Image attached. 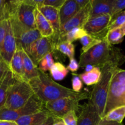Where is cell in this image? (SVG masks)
I'll list each match as a JSON object with an SVG mask.
<instances>
[{
  "instance_id": "obj_6",
  "label": "cell",
  "mask_w": 125,
  "mask_h": 125,
  "mask_svg": "<svg viewBox=\"0 0 125 125\" xmlns=\"http://www.w3.org/2000/svg\"><path fill=\"white\" fill-rule=\"evenodd\" d=\"M8 17L17 20L23 26L28 29H36L34 10L36 8L26 0L7 1Z\"/></svg>"
},
{
  "instance_id": "obj_15",
  "label": "cell",
  "mask_w": 125,
  "mask_h": 125,
  "mask_svg": "<svg viewBox=\"0 0 125 125\" xmlns=\"http://www.w3.org/2000/svg\"><path fill=\"white\" fill-rule=\"evenodd\" d=\"M38 9L48 21L53 28L54 35L51 39L56 46L58 43L59 40L60 30H61L59 10L48 6H42L38 8Z\"/></svg>"
},
{
  "instance_id": "obj_4",
  "label": "cell",
  "mask_w": 125,
  "mask_h": 125,
  "mask_svg": "<svg viewBox=\"0 0 125 125\" xmlns=\"http://www.w3.org/2000/svg\"><path fill=\"white\" fill-rule=\"evenodd\" d=\"M125 106V70L117 68L111 79L104 116L113 109Z\"/></svg>"
},
{
  "instance_id": "obj_38",
  "label": "cell",
  "mask_w": 125,
  "mask_h": 125,
  "mask_svg": "<svg viewBox=\"0 0 125 125\" xmlns=\"http://www.w3.org/2000/svg\"><path fill=\"white\" fill-rule=\"evenodd\" d=\"M8 69H9L8 65L5 63V62L2 59H0V79H1L5 72Z\"/></svg>"
},
{
  "instance_id": "obj_45",
  "label": "cell",
  "mask_w": 125,
  "mask_h": 125,
  "mask_svg": "<svg viewBox=\"0 0 125 125\" xmlns=\"http://www.w3.org/2000/svg\"><path fill=\"white\" fill-rule=\"evenodd\" d=\"M120 29H121V30H122V32H123V34L124 35V36H125V23L122 26V27L120 28Z\"/></svg>"
},
{
  "instance_id": "obj_40",
  "label": "cell",
  "mask_w": 125,
  "mask_h": 125,
  "mask_svg": "<svg viewBox=\"0 0 125 125\" xmlns=\"http://www.w3.org/2000/svg\"><path fill=\"white\" fill-rule=\"evenodd\" d=\"M55 120H56V117H53L52 115H51L49 117V118L43 123H42V124L40 125H52L53 123H54Z\"/></svg>"
},
{
  "instance_id": "obj_25",
  "label": "cell",
  "mask_w": 125,
  "mask_h": 125,
  "mask_svg": "<svg viewBox=\"0 0 125 125\" xmlns=\"http://www.w3.org/2000/svg\"><path fill=\"white\" fill-rule=\"evenodd\" d=\"M50 74L53 79L56 81H62L68 74V70L62 63L54 62L50 70Z\"/></svg>"
},
{
  "instance_id": "obj_42",
  "label": "cell",
  "mask_w": 125,
  "mask_h": 125,
  "mask_svg": "<svg viewBox=\"0 0 125 125\" xmlns=\"http://www.w3.org/2000/svg\"><path fill=\"white\" fill-rule=\"evenodd\" d=\"M0 125H17L15 122L12 121L0 120Z\"/></svg>"
},
{
  "instance_id": "obj_44",
  "label": "cell",
  "mask_w": 125,
  "mask_h": 125,
  "mask_svg": "<svg viewBox=\"0 0 125 125\" xmlns=\"http://www.w3.org/2000/svg\"><path fill=\"white\" fill-rule=\"evenodd\" d=\"M94 67H95V66L91 65H87L85 66V72H90V70H92V68H94Z\"/></svg>"
},
{
  "instance_id": "obj_5",
  "label": "cell",
  "mask_w": 125,
  "mask_h": 125,
  "mask_svg": "<svg viewBox=\"0 0 125 125\" xmlns=\"http://www.w3.org/2000/svg\"><path fill=\"white\" fill-rule=\"evenodd\" d=\"M34 94L29 83L15 79L9 89L3 107L10 110L20 108L27 103Z\"/></svg>"
},
{
  "instance_id": "obj_7",
  "label": "cell",
  "mask_w": 125,
  "mask_h": 125,
  "mask_svg": "<svg viewBox=\"0 0 125 125\" xmlns=\"http://www.w3.org/2000/svg\"><path fill=\"white\" fill-rule=\"evenodd\" d=\"M43 109L45 103L34 94L27 103L20 108L15 110L7 109L3 107L0 108V120L15 122L20 117L39 112Z\"/></svg>"
},
{
  "instance_id": "obj_41",
  "label": "cell",
  "mask_w": 125,
  "mask_h": 125,
  "mask_svg": "<svg viewBox=\"0 0 125 125\" xmlns=\"http://www.w3.org/2000/svg\"><path fill=\"white\" fill-rule=\"evenodd\" d=\"M76 3L78 4L79 7L81 9L83 8L84 7H85L89 2H90V0H75Z\"/></svg>"
},
{
  "instance_id": "obj_12",
  "label": "cell",
  "mask_w": 125,
  "mask_h": 125,
  "mask_svg": "<svg viewBox=\"0 0 125 125\" xmlns=\"http://www.w3.org/2000/svg\"><path fill=\"white\" fill-rule=\"evenodd\" d=\"M17 48L15 39L13 35L11 23L9 18L6 20V34L1 47L0 57L9 66L12 57Z\"/></svg>"
},
{
  "instance_id": "obj_29",
  "label": "cell",
  "mask_w": 125,
  "mask_h": 125,
  "mask_svg": "<svg viewBox=\"0 0 125 125\" xmlns=\"http://www.w3.org/2000/svg\"><path fill=\"white\" fill-rule=\"evenodd\" d=\"M125 23V10L111 16V20L107 28V31L120 28Z\"/></svg>"
},
{
  "instance_id": "obj_20",
  "label": "cell",
  "mask_w": 125,
  "mask_h": 125,
  "mask_svg": "<svg viewBox=\"0 0 125 125\" xmlns=\"http://www.w3.org/2000/svg\"><path fill=\"white\" fill-rule=\"evenodd\" d=\"M81 9L75 0H65L59 9V20L61 28L68 20L74 17Z\"/></svg>"
},
{
  "instance_id": "obj_31",
  "label": "cell",
  "mask_w": 125,
  "mask_h": 125,
  "mask_svg": "<svg viewBox=\"0 0 125 125\" xmlns=\"http://www.w3.org/2000/svg\"><path fill=\"white\" fill-rule=\"evenodd\" d=\"M54 63L52 53H50L43 57L37 63V67L40 70L45 72L50 71V68Z\"/></svg>"
},
{
  "instance_id": "obj_35",
  "label": "cell",
  "mask_w": 125,
  "mask_h": 125,
  "mask_svg": "<svg viewBox=\"0 0 125 125\" xmlns=\"http://www.w3.org/2000/svg\"><path fill=\"white\" fill-rule=\"evenodd\" d=\"M65 0H43V6H48L59 10Z\"/></svg>"
},
{
  "instance_id": "obj_17",
  "label": "cell",
  "mask_w": 125,
  "mask_h": 125,
  "mask_svg": "<svg viewBox=\"0 0 125 125\" xmlns=\"http://www.w3.org/2000/svg\"><path fill=\"white\" fill-rule=\"evenodd\" d=\"M51 115V114L45 108L39 112L20 117L15 122L17 125H40Z\"/></svg>"
},
{
  "instance_id": "obj_23",
  "label": "cell",
  "mask_w": 125,
  "mask_h": 125,
  "mask_svg": "<svg viewBox=\"0 0 125 125\" xmlns=\"http://www.w3.org/2000/svg\"><path fill=\"white\" fill-rule=\"evenodd\" d=\"M83 83L87 85H95L98 83L101 77L100 67L95 66L92 70L78 74Z\"/></svg>"
},
{
  "instance_id": "obj_14",
  "label": "cell",
  "mask_w": 125,
  "mask_h": 125,
  "mask_svg": "<svg viewBox=\"0 0 125 125\" xmlns=\"http://www.w3.org/2000/svg\"><path fill=\"white\" fill-rule=\"evenodd\" d=\"M101 120L96 107L89 99L88 103L81 106L78 125H97Z\"/></svg>"
},
{
  "instance_id": "obj_11",
  "label": "cell",
  "mask_w": 125,
  "mask_h": 125,
  "mask_svg": "<svg viewBox=\"0 0 125 125\" xmlns=\"http://www.w3.org/2000/svg\"><path fill=\"white\" fill-rule=\"evenodd\" d=\"M90 10H91V3L90 1V2L85 7L81 9L74 17H72L70 20L66 22L61 27L60 30L59 40L58 43L63 41L66 34L73 29L77 28H84V25L90 18Z\"/></svg>"
},
{
  "instance_id": "obj_3",
  "label": "cell",
  "mask_w": 125,
  "mask_h": 125,
  "mask_svg": "<svg viewBox=\"0 0 125 125\" xmlns=\"http://www.w3.org/2000/svg\"><path fill=\"white\" fill-rule=\"evenodd\" d=\"M116 61H110L100 67L101 77L90 94L89 100L96 107L101 118L104 117V111L111 79L115 70L122 65Z\"/></svg>"
},
{
  "instance_id": "obj_16",
  "label": "cell",
  "mask_w": 125,
  "mask_h": 125,
  "mask_svg": "<svg viewBox=\"0 0 125 125\" xmlns=\"http://www.w3.org/2000/svg\"><path fill=\"white\" fill-rule=\"evenodd\" d=\"M22 48L17 46L15 51L10 62L9 68L12 72L14 79L20 81H24L23 73V58H22Z\"/></svg>"
},
{
  "instance_id": "obj_26",
  "label": "cell",
  "mask_w": 125,
  "mask_h": 125,
  "mask_svg": "<svg viewBox=\"0 0 125 125\" xmlns=\"http://www.w3.org/2000/svg\"><path fill=\"white\" fill-rule=\"evenodd\" d=\"M125 118V106H120L113 109L103 118L105 120L113 121V122L122 123Z\"/></svg>"
},
{
  "instance_id": "obj_46",
  "label": "cell",
  "mask_w": 125,
  "mask_h": 125,
  "mask_svg": "<svg viewBox=\"0 0 125 125\" xmlns=\"http://www.w3.org/2000/svg\"><path fill=\"white\" fill-rule=\"evenodd\" d=\"M1 57H0V59H1Z\"/></svg>"
},
{
  "instance_id": "obj_36",
  "label": "cell",
  "mask_w": 125,
  "mask_h": 125,
  "mask_svg": "<svg viewBox=\"0 0 125 125\" xmlns=\"http://www.w3.org/2000/svg\"><path fill=\"white\" fill-rule=\"evenodd\" d=\"M6 18L0 19V52L6 34Z\"/></svg>"
},
{
  "instance_id": "obj_8",
  "label": "cell",
  "mask_w": 125,
  "mask_h": 125,
  "mask_svg": "<svg viewBox=\"0 0 125 125\" xmlns=\"http://www.w3.org/2000/svg\"><path fill=\"white\" fill-rule=\"evenodd\" d=\"M16 41L17 46H20L24 51L27 50L29 45L42 37L37 29H28L23 26L17 20L9 18Z\"/></svg>"
},
{
  "instance_id": "obj_33",
  "label": "cell",
  "mask_w": 125,
  "mask_h": 125,
  "mask_svg": "<svg viewBox=\"0 0 125 125\" xmlns=\"http://www.w3.org/2000/svg\"><path fill=\"white\" fill-rule=\"evenodd\" d=\"M125 9V0H114L111 16H113L115 14L122 12Z\"/></svg>"
},
{
  "instance_id": "obj_10",
  "label": "cell",
  "mask_w": 125,
  "mask_h": 125,
  "mask_svg": "<svg viewBox=\"0 0 125 125\" xmlns=\"http://www.w3.org/2000/svg\"><path fill=\"white\" fill-rule=\"evenodd\" d=\"M54 50L55 45L51 38L42 37L32 43L25 52L37 66L38 62L43 57L52 53Z\"/></svg>"
},
{
  "instance_id": "obj_1",
  "label": "cell",
  "mask_w": 125,
  "mask_h": 125,
  "mask_svg": "<svg viewBox=\"0 0 125 125\" xmlns=\"http://www.w3.org/2000/svg\"><path fill=\"white\" fill-rule=\"evenodd\" d=\"M34 94L43 103L62 98H72L81 101L90 98L87 92H76L54 81L45 72L39 69L38 76L28 82Z\"/></svg>"
},
{
  "instance_id": "obj_32",
  "label": "cell",
  "mask_w": 125,
  "mask_h": 125,
  "mask_svg": "<svg viewBox=\"0 0 125 125\" xmlns=\"http://www.w3.org/2000/svg\"><path fill=\"white\" fill-rule=\"evenodd\" d=\"M61 119L65 125H78V116L75 111H70Z\"/></svg>"
},
{
  "instance_id": "obj_34",
  "label": "cell",
  "mask_w": 125,
  "mask_h": 125,
  "mask_svg": "<svg viewBox=\"0 0 125 125\" xmlns=\"http://www.w3.org/2000/svg\"><path fill=\"white\" fill-rule=\"evenodd\" d=\"M72 79V90L76 92H80L83 87V83L81 79L79 78L78 74H73Z\"/></svg>"
},
{
  "instance_id": "obj_9",
  "label": "cell",
  "mask_w": 125,
  "mask_h": 125,
  "mask_svg": "<svg viewBox=\"0 0 125 125\" xmlns=\"http://www.w3.org/2000/svg\"><path fill=\"white\" fill-rule=\"evenodd\" d=\"M79 101L72 98H62L45 103V108L51 115L57 118H62L70 111L79 112L81 109Z\"/></svg>"
},
{
  "instance_id": "obj_24",
  "label": "cell",
  "mask_w": 125,
  "mask_h": 125,
  "mask_svg": "<svg viewBox=\"0 0 125 125\" xmlns=\"http://www.w3.org/2000/svg\"><path fill=\"white\" fill-rule=\"evenodd\" d=\"M103 39L104 38L100 37L98 36H95V35H90L89 34H87L86 35L83 36L79 40L82 45L83 52H87L92 48L100 43Z\"/></svg>"
},
{
  "instance_id": "obj_27",
  "label": "cell",
  "mask_w": 125,
  "mask_h": 125,
  "mask_svg": "<svg viewBox=\"0 0 125 125\" xmlns=\"http://www.w3.org/2000/svg\"><path fill=\"white\" fill-rule=\"evenodd\" d=\"M55 50L69 57L70 60L74 59L75 46L72 43L66 40L60 42L55 46Z\"/></svg>"
},
{
  "instance_id": "obj_37",
  "label": "cell",
  "mask_w": 125,
  "mask_h": 125,
  "mask_svg": "<svg viewBox=\"0 0 125 125\" xmlns=\"http://www.w3.org/2000/svg\"><path fill=\"white\" fill-rule=\"evenodd\" d=\"M79 68V63L76 61L75 59H72L70 60V62L67 68L68 71H71L72 72H75L78 70Z\"/></svg>"
},
{
  "instance_id": "obj_22",
  "label": "cell",
  "mask_w": 125,
  "mask_h": 125,
  "mask_svg": "<svg viewBox=\"0 0 125 125\" xmlns=\"http://www.w3.org/2000/svg\"><path fill=\"white\" fill-rule=\"evenodd\" d=\"M14 79L9 69L5 72L0 79V108L3 107L9 89Z\"/></svg>"
},
{
  "instance_id": "obj_28",
  "label": "cell",
  "mask_w": 125,
  "mask_h": 125,
  "mask_svg": "<svg viewBox=\"0 0 125 125\" xmlns=\"http://www.w3.org/2000/svg\"><path fill=\"white\" fill-rule=\"evenodd\" d=\"M105 40L111 45H117L122 43L124 40V35L123 34L120 28L107 31L104 37Z\"/></svg>"
},
{
  "instance_id": "obj_39",
  "label": "cell",
  "mask_w": 125,
  "mask_h": 125,
  "mask_svg": "<svg viewBox=\"0 0 125 125\" xmlns=\"http://www.w3.org/2000/svg\"><path fill=\"white\" fill-rule=\"evenodd\" d=\"M97 125H124L123 123H118L113 121H108L102 119Z\"/></svg>"
},
{
  "instance_id": "obj_21",
  "label": "cell",
  "mask_w": 125,
  "mask_h": 125,
  "mask_svg": "<svg viewBox=\"0 0 125 125\" xmlns=\"http://www.w3.org/2000/svg\"><path fill=\"white\" fill-rule=\"evenodd\" d=\"M22 58L24 80V81L28 83L32 79L38 76L39 68L23 50H22Z\"/></svg>"
},
{
  "instance_id": "obj_19",
  "label": "cell",
  "mask_w": 125,
  "mask_h": 125,
  "mask_svg": "<svg viewBox=\"0 0 125 125\" xmlns=\"http://www.w3.org/2000/svg\"><path fill=\"white\" fill-rule=\"evenodd\" d=\"M114 0H90L91 10L90 18L103 15H110L112 12Z\"/></svg>"
},
{
  "instance_id": "obj_30",
  "label": "cell",
  "mask_w": 125,
  "mask_h": 125,
  "mask_svg": "<svg viewBox=\"0 0 125 125\" xmlns=\"http://www.w3.org/2000/svg\"><path fill=\"white\" fill-rule=\"evenodd\" d=\"M87 34V33L83 28H74L66 34L63 40H66V41L72 43L77 40H80V39H81L83 36L86 35Z\"/></svg>"
},
{
  "instance_id": "obj_43",
  "label": "cell",
  "mask_w": 125,
  "mask_h": 125,
  "mask_svg": "<svg viewBox=\"0 0 125 125\" xmlns=\"http://www.w3.org/2000/svg\"><path fill=\"white\" fill-rule=\"evenodd\" d=\"M65 125V124L63 122V121L62 120V119H61V118H56L54 123H53V125Z\"/></svg>"
},
{
  "instance_id": "obj_18",
  "label": "cell",
  "mask_w": 125,
  "mask_h": 125,
  "mask_svg": "<svg viewBox=\"0 0 125 125\" xmlns=\"http://www.w3.org/2000/svg\"><path fill=\"white\" fill-rule=\"evenodd\" d=\"M34 17L36 29L41 36L43 37L52 38L54 35L53 28L48 21L37 8L34 10Z\"/></svg>"
},
{
  "instance_id": "obj_13",
  "label": "cell",
  "mask_w": 125,
  "mask_h": 125,
  "mask_svg": "<svg viewBox=\"0 0 125 125\" xmlns=\"http://www.w3.org/2000/svg\"><path fill=\"white\" fill-rule=\"evenodd\" d=\"M110 15H103L89 18L84 26L87 34L104 38L107 34V28L111 20Z\"/></svg>"
},
{
  "instance_id": "obj_2",
  "label": "cell",
  "mask_w": 125,
  "mask_h": 125,
  "mask_svg": "<svg viewBox=\"0 0 125 125\" xmlns=\"http://www.w3.org/2000/svg\"><path fill=\"white\" fill-rule=\"evenodd\" d=\"M79 59V65L81 67L87 65L100 67L110 61H116L122 64L125 62V56L122 51L108 43L104 38L100 43L87 52H82Z\"/></svg>"
}]
</instances>
